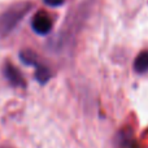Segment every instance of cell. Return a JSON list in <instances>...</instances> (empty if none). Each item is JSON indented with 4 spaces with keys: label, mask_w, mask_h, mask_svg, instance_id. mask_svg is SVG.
Segmentation results:
<instances>
[{
    "label": "cell",
    "mask_w": 148,
    "mask_h": 148,
    "mask_svg": "<svg viewBox=\"0 0 148 148\" xmlns=\"http://www.w3.org/2000/svg\"><path fill=\"white\" fill-rule=\"evenodd\" d=\"M4 75L7 81L14 87H25V79L21 73L12 64H7L4 68Z\"/></svg>",
    "instance_id": "4"
},
{
    "label": "cell",
    "mask_w": 148,
    "mask_h": 148,
    "mask_svg": "<svg viewBox=\"0 0 148 148\" xmlns=\"http://www.w3.org/2000/svg\"><path fill=\"white\" fill-rule=\"evenodd\" d=\"M134 70L139 74L148 72V51H143L138 55L134 61Z\"/></svg>",
    "instance_id": "5"
},
{
    "label": "cell",
    "mask_w": 148,
    "mask_h": 148,
    "mask_svg": "<svg viewBox=\"0 0 148 148\" xmlns=\"http://www.w3.org/2000/svg\"><path fill=\"white\" fill-rule=\"evenodd\" d=\"M52 25H53L52 17L44 10H39L38 13H35L31 20V29L38 35H47L51 31Z\"/></svg>",
    "instance_id": "2"
},
{
    "label": "cell",
    "mask_w": 148,
    "mask_h": 148,
    "mask_svg": "<svg viewBox=\"0 0 148 148\" xmlns=\"http://www.w3.org/2000/svg\"><path fill=\"white\" fill-rule=\"evenodd\" d=\"M31 3H18L8 8L0 14V35H7L21 22L25 14L30 10Z\"/></svg>",
    "instance_id": "1"
},
{
    "label": "cell",
    "mask_w": 148,
    "mask_h": 148,
    "mask_svg": "<svg viewBox=\"0 0 148 148\" xmlns=\"http://www.w3.org/2000/svg\"><path fill=\"white\" fill-rule=\"evenodd\" d=\"M43 1L48 7H60L65 3V0H43Z\"/></svg>",
    "instance_id": "6"
},
{
    "label": "cell",
    "mask_w": 148,
    "mask_h": 148,
    "mask_svg": "<svg viewBox=\"0 0 148 148\" xmlns=\"http://www.w3.org/2000/svg\"><path fill=\"white\" fill-rule=\"evenodd\" d=\"M20 57H21V60H22V62H25V64H27V65H33V66L36 68V70H35V79L39 82V83L44 84L49 79V77H51L49 70L47 69L46 66H43L42 64H38V61L35 60V56H34L33 52H30V51L21 52Z\"/></svg>",
    "instance_id": "3"
}]
</instances>
